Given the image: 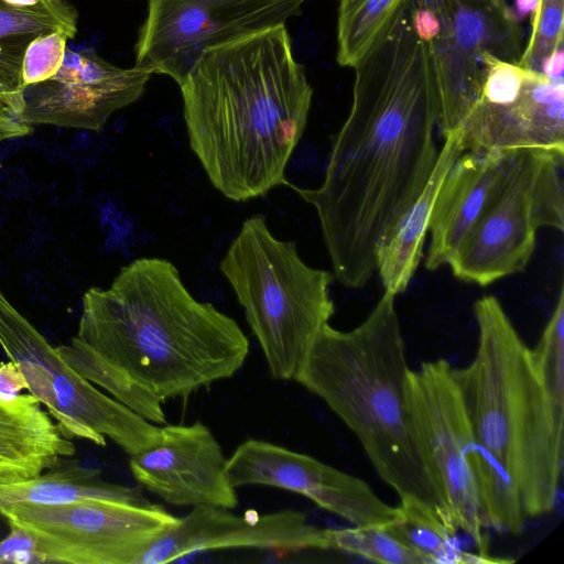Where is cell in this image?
Segmentation results:
<instances>
[{
    "label": "cell",
    "mask_w": 564,
    "mask_h": 564,
    "mask_svg": "<svg viewBox=\"0 0 564 564\" xmlns=\"http://www.w3.org/2000/svg\"><path fill=\"white\" fill-rule=\"evenodd\" d=\"M411 0L356 66L352 102L317 188L292 187L316 210L334 278L364 288L376 254L437 162V93L429 46L414 34Z\"/></svg>",
    "instance_id": "1"
},
{
    "label": "cell",
    "mask_w": 564,
    "mask_h": 564,
    "mask_svg": "<svg viewBox=\"0 0 564 564\" xmlns=\"http://www.w3.org/2000/svg\"><path fill=\"white\" fill-rule=\"evenodd\" d=\"M56 348L84 379L165 424L162 403L231 378L249 340L234 318L193 297L172 262L145 257L109 289L86 291L77 333Z\"/></svg>",
    "instance_id": "2"
},
{
    "label": "cell",
    "mask_w": 564,
    "mask_h": 564,
    "mask_svg": "<svg viewBox=\"0 0 564 564\" xmlns=\"http://www.w3.org/2000/svg\"><path fill=\"white\" fill-rule=\"evenodd\" d=\"M180 87L189 147L216 189L246 202L291 186L313 89L285 24L206 50Z\"/></svg>",
    "instance_id": "3"
},
{
    "label": "cell",
    "mask_w": 564,
    "mask_h": 564,
    "mask_svg": "<svg viewBox=\"0 0 564 564\" xmlns=\"http://www.w3.org/2000/svg\"><path fill=\"white\" fill-rule=\"evenodd\" d=\"M394 300L384 291L350 330L324 325L295 381L352 432L404 516L445 524L411 435L404 397L410 368Z\"/></svg>",
    "instance_id": "4"
},
{
    "label": "cell",
    "mask_w": 564,
    "mask_h": 564,
    "mask_svg": "<svg viewBox=\"0 0 564 564\" xmlns=\"http://www.w3.org/2000/svg\"><path fill=\"white\" fill-rule=\"evenodd\" d=\"M474 314L476 354L466 367L454 368L474 433L517 485L527 517L550 513L562 476L564 411L500 301L485 295Z\"/></svg>",
    "instance_id": "5"
},
{
    "label": "cell",
    "mask_w": 564,
    "mask_h": 564,
    "mask_svg": "<svg viewBox=\"0 0 564 564\" xmlns=\"http://www.w3.org/2000/svg\"><path fill=\"white\" fill-rule=\"evenodd\" d=\"M219 269L245 311L270 376L295 381L335 312L333 272L306 264L293 241L271 234L262 215L242 223Z\"/></svg>",
    "instance_id": "6"
},
{
    "label": "cell",
    "mask_w": 564,
    "mask_h": 564,
    "mask_svg": "<svg viewBox=\"0 0 564 564\" xmlns=\"http://www.w3.org/2000/svg\"><path fill=\"white\" fill-rule=\"evenodd\" d=\"M564 153L513 150L510 163L451 265L465 282L487 286L521 272L535 248L536 231L564 229Z\"/></svg>",
    "instance_id": "7"
},
{
    "label": "cell",
    "mask_w": 564,
    "mask_h": 564,
    "mask_svg": "<svg viewBox=\"0 0 564 564\" xmlns=\"http://www.w3.org/2000/svg\"><path fill=\"white\" fill-rule=\"evenodd\" d=\"M405 409L413 444L447 528L463 531L488 553L470 456L477 442L454 367L445 359L409 369Z\"/></svg>",
    "instance_id": "8"
},
{
    "label": "cell",
    "mask_w": 564,
    "mask_h": 564,
    "mask_svg": "<svg viewBox=\"0 0 564 564\" xmlns=\"http://www.w3.org/2000/svg\"><path fill=\"white\" fill-rule=\"evenodd\" d=\"M0 347L19 366L29 393L46 408L66 438L98 446H106L109 438L129 456L160 441V427L73 370L1 288Z\"/></svg>",
    "instance_id": "9"
},
{
    "label": "cell",
    "mask_w": 564,
    "mask_h": 564,
    "mask_svg": "<svg viewBox=\"0 0 564 564\" xmlns=\"http://www.w3.org/2000/svg\"><path fill=\"white\" fill-rule=\"evenodd\" d=\"M9 525L30 532L46 563L137 564L142 553L181 518L158 505L85 499L0 508Z\"/></svg>",
    "instance_id": "10"
},
{
    "label": "cell",
    "mask_w": 564,
    "mask_h": 564,
    "mask_svg": "<svg viewBox=\"0 0 564 564\" xmlns=\"http://www.w3.org/2000/svg\"><path fill=\"white\" fill-rule=\"evenodd\" d=\"M434 10L441 22L427 44L437 93V131L443 139L457 129L478 99L482 56L518 63L522 30L512 8L478 0H415Z\"/></svg>",
    "instance_id": "11"
},
{
    "label": "cell",
    "mask_w": 564,
    "mask_h": 564,
    "mask_svg": "<svg viewBox=\"0 0 564 564\" xmlns=\"http://www.w3.org/2000/svg\"><path fill=\"white\" fill-rule=\"evenodd\" d=\"M306 0H148L134 66L167 75L178 86L208 48L285 24Z\"/></svg>",
    "instance_id": "12"
},
{
    "label": "cell",
    "mask_w": 564,
    "mask_h": 564,
    "mask_svg": "<svg viewBox=\"0 0 564 564\" xmlns=\"http://www.w3.org/2000/svg\"><path fill=\"white\" fill-rule=\"evenodd\" d=\"M226 474L236 489L260 485L288 490L355 527L391 525L403 519L400 506L387 503L364 479L268 441L239 444L227 458Z\"/></svg>",
    "instance_id": "13"
},
{
    "label": "cell",
    "mask_w": 564,
    "mask_h": 564,
    "mask_svg": "<svg viewBox=\"0 0 564 564\" xmlns=\"http://www.w3.org/2000/svg\"><path fill=\"white\" fill-rule=\"evenodd\" d=\"M153 72L111 64L91 48L66 47L62 66L24 87L26 124L100 131L116 111L135 102Z\"/></svg>",
    "instance_id": "14"
},
{
    "label": "cell",
    "mask_w": 564,
    "mask_h": 564,
    "mask_svg": "<svg viewBox=\"0 0 564 564\" xmlns=\"http://www.w3.org/2000/svg\"><path fill=\"white\" fill-rule=\"evenodd\" d=\"M230 510L215 506L192 508L176 527L142 553L137 564H165L196 552L221 549L329 550L326 529L311 524L302 511H249L238 516Z\"/></svg>",
    "instance_id": "15"
},
{
    "label": "cell",
    "mask_w": 564,
    "mask_h": 564,
    "mask_svg": "<svg viewBox=\"0 0 564 564\" xmlns=\"http://www.w3.org/2000/svg\"><path fill=\"white\" fill-rule=\"evenodd\" d=\"M160 429L158 443L130 456L133 478L171 506L236 508L227 458L210 429L199 421Z\"/></svg>",
    "instance_id": "16"
},
{
    "label": "cell",
    "mask_w": 564,
    "mask_h": 564,
    "mask_svg": "<svg viewBox=\"0 0 564 564\" xmlns=\"http://www.w3.org/2000/svg\"><path fill=\"white\" fill-rule=\"evenodd\" d=\"M457 130L465 152L543 149L564 153V83L529 69L513 101H475Z\"/></svg>",
    "instance_id": "17"
},
{
    "label": "cell",
    "mask_w": 564,
    "mask_h": 564,
    "mask_svg": "<svg viewBox=\"0 0 564 564\" xmlns=\"http://www.w3.org/2000/svg\"><path fill=\"white\" fill-rule=\"evenodd\" d=\"M512 151H466L451 166L437 192L431 215V242L425 257L427 270L451 263L503 176Z\"/></svg>",
    "instance_id": "18"
},
{
    "label": "cell",
    "mask_w": 564,
    "mask_h": 564,
    "mask_svg": "<svg viewBox=\"0 0 564 564\" xmlns=\"http://www.w3.org/2000/svg\"><path fill=\"white\" fill-rule=\"evenodd\" d=\"M78 11L68 0L17 4L0 0V141L22 138L33 127L23 120L22 65L29 44L57 29L76 34Z\"/></svg>",
    "instance_id": "19"
},
{
    "label": "cell",
    "mask_w": 564,
    "mask_h": 564,
    "mask_svg": "<svg viewBox=\"0 0 564 564\" xmlns=\"http://www.w3.org/2000/svg\"><path fill=\"white\" fill-rule=\"evenodd\" d=\"M75 453L34 395L0 392V482L39 476Z\"/></svg>",
    "instance_id": "20"
},
{
    "label": "cell",
    "mask_w": 564,
    "mask_h": 564,
    "mask_svg": "<svg viewBox=\"0 0 564 564\" xmlns=\"http://www.w3.org/2000/svg\"><path fill=\"white\" fill-rule=\"evenodd\" d=\"M464 152L459 131L456 129L444 138L427 184L378 247L377 271L386 292L397 296L409 286L423 257V245L437 192L448 170Z\"/></svg>",
    "instance_id": "21"
},
{
    "label": "cell",
    "mask_w": 564,
    "mask_h": 564,
    "mask_svg": "<svg viewBox=\"0 0 564 564\" xmlns=\"http://www.w3.org/2000/svg\"><path fill=\"white\" fill-rule=\"evenodd\" d=\"M85 499L153 505L141 488L105 480L98 468L67 457L39 476L0 482V508L13 503L57 505Z\"/></svg>",
    "instance_id": "22"
},
{
    "label": "cell",
    "mask_w": 564,
    "mask_h": 564,
    "mask_svg": "<svg viewBox=\"0 0 564 564\" xmlns=\"http://www.w3.org/2000/svg\"><path fill=\"white\" fill-rule=\"evenodd\" d=\"M410 0H347L339 2L337 63L356 67L389 33Z\"/></svg>",
    "instance_id": "23"
},
{
    "label": "cell",
    "mask_w": 564,
    "mask_h": 564,
    "mask_svg": "<svg viewBox=\"0 0 564 564\" xmlns=\"http://www.w3.org/2000/svg\"><path fill=\"white\" fill-rule=\"evenodd\" d=\"M470 467L486 530L519 534L528 518L520 491L502 464L478 440Z\"/></svg>",
    "instance_id": "24"
},
{
    "label": "cell",
    "mask_w": 564,
    "mask_h": 564,
    "mask_svg": "<svg viewBox=\"0 0 564 564\" xmlns=\"http://www.w3.org/2000/svg\"><path fill=\"white\" fill-rule=\"evenodd\" d=\"M326 532L329 550L382 564H427L424 556L401 535L395 523L326 529Z\"/></svg>",
    "instance_id": "25"
},
{
    "label": "cell",
    "mask_w": 564,
    "mask_h": 564,
    "mask_svg": "<svg viewBox=\"0 0 564 564\" xmlns=\"http://www.w3.org/2000/svg\"><path fill=\"white\" fill-rule=\"evenodd\" d=\"M533 362L552 400L564 411V288L562 285L555 308L531 349Z\"/></svg>",
    "instance_id": "26"
},
{
    "label": "cell",
    "mask_w": 564,
    "mask_h": 564,
    "mask_svg": "<svg viewBox=\"0 0 564 564\" xmlns=\"http://www.w3.org/2000/svg\"><path fill=\"white\" fill-rule=\"evenodd\" d=\"M564 0H539L531 18V33L518 62L521 67L541 72L543 61L564 44Z\"/></svg>",
    "instance_id": "27"
},
{
    "label": "cell",
    "mask_w": 564,
    "mask_h": 564,
    "mask_svg": "<svg viewBox=\"0 0 564 564\" xmlns=\"http://www.w3.org/2000/svg\"><path fill=\"white\" fill-rule=\"evenodd\" d=\"M75 33L57 29L35 37L28 46L22 65L23 86L52 77L63 63L67 41Z\"/></svg>",
    "instance_id": "28"
},
{
    "label": "cell",
    "mask_w": 564,
    "mask_h": 564,
    "mask_svg": "<svg viewBox=\"0 0 564 564\" xmlns=\"http://www.w3.org/2000/svg\"><path fill=\"white\" fill-rule=\"evenodd\" d=\"M0 563H46L36 539L26 530L10 525L9 534L0 541Z\"/></svg>",
    "instance_id": "29"
},
{
    "label": "cell",
    "mask_w": 564,
    "mask_h": 564,
    "mask_svg": "<svg viewBox=\"0 0 564 564\" xmlns=\"http://www.w3.org/2000/svg\"><path fill=\"white\" fill-rule=\"evenodd\" d=\"M410 21L416 37L426 44L440 33L441 22L436 12L415 0H411Z\"/></svg>",
    "instance_id": "30"
},
{
    "label": "cell",
    "mask_w": 564,
    "mask_h": 564,
    "mask_svg": "<svg viewBox=\"0 0 564 564\" xmlns=\"http://www.w3.org/2000/svg\"><path fill=\"white\" fill-rule=\"evenodd\" d=\"M23 389L28 390V382L19 366L11 360L0 362V392L18 394Z\"/></svg>",
    "instance_id": "31"
},
{
    "label": "cell",
    "mask_w": 564,
    "mask_h": 564,
    "mask_svg": "<svg viewBox=\"0 0 564 564\" xmlns=\"http://www.w3.org/2000/svg\"><path fill=\"white\" fill-rule=\"evenodd\" d=\"M563 45L556 47L542 63L541 73L553 82H563L564 50Z\"/></svg>",
    "instance_id": "32"
},
{
    "label": "cell",
    "mask_w": 564,
    "mask_h": 564,
    "mask_svg": "<svg viewBox=\"0 0 564 564\" xmlns=\"http://www.w3.org/2000/svg\"><path fill=\"white\" fill-rule=\"evenodd\" d=\"M538 3L539 0H514L512 10L518 22H522L528 17L531 19L536 11Z\"/></svg>",
    "instance_id": "33"
},
{
    "label": "cell",
    "mask_w": 564,
    "mask_h": 564,
    "mask_svg": "<svg viewBox=\"0 0 564 564\" xmlns=\"http://www.w3.org/2000/svg\"><path fill=\"white\" fill-rule=\"evenodd\" d=\"M338 1L343 2V1H347V0H338ZM478 1L489 2V3H495V4H506V3H508L507 0H478Z\"/></svg>",
    "instance_id": "34"
},
{
    "label": "cell",
    "mask_w": 564,
    "mask_h": 564,
    "mask_svg": "<svg viewBox=\"0 0 564 564\" xmlns=\"http://www.w3.org/2000/svg\"><path fill=\"white\" fill-rule=\"evenodd\" d=\"M0 167H1V161H0Z\"/></svg>",
    "instance_id": "35"
}]
</instances>
